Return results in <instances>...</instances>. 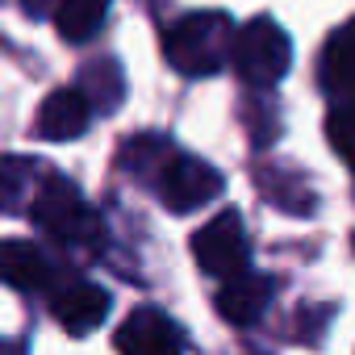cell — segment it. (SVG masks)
<instances>
[{"mask_svg":"<svg viewBox=\"0 0 355 355\" xmlns=\"http://www.w3.org/2000/svg\"><path fill=\"white\" fill-rule=\"evenodd\" d=\"M80 84H84V92H88V101H96L101 109H113L117 101H121V71L113 67V63H96V67H88L84 76H80Z\"/></svg>","mask_w":355,"mask_h":355,"instance_id":"obj_17","label":"cell"},{"mask_svg":"<svg viewBox=\"0 0 355 355\" xmlns=\"http://www.w3.org/2000/svg\"><path fill=\"white\" fill-rule=\"evenodd\" d=\"M272 293H276V284H272L268 276L239 272V276L222 280V288H218V313H222L230 326H255V322L268 313Z\"/></svg>","mask_w":355,"mask_h":355,"instance_id":"obj_9","label":"cell"},{"mask_svg":"<svg viewBox=\"0 0 355 355\" xmlns=\"http://www.w3.org/2000/svg\"><path fill=\"white\" fill-rule=\"evenodd\" d=\"M0 280L17 293H46L55 284V263L38 243L5 239L0 243Z\"/></svg>","mask_w":355,"mask_h":355,"instance_id":"obj_7","label":"cell"},{"mask_svg":"<svg viewBox=\"0 0 355 355\" xmlns=\"http://www.w3.org/2000/svg\"><path fill=\"white\" fill-rule=\"evenodd\" d=\"M21 9H26L30 17H38V21H42V17H51V13L59 9V0H21Z\"/></svg>","mask_w":355,"mask_h":355,"instance_id":"obj_18","label":"cell"},{"mask_svg":"<svg viewBox=\"0 0 355 355\" xmlns=\"http://www.w3.org/2000/svg\"><path fill=\"white\" fill-rule=\"evenodd\" d=\"M0 355H13V351H9V343H0Z\"/></svg>","mask_w":355,"mask_h":355,"instance_id":"obj_19","label":"cell"},{"mask_svg":"<svg viewBox=\"0 0 355 355\" xmlns=\"http://www.w3.org/2000/svg\"><path fill=\"white\" fill-rule=\"evenodd\" d=\"M171 155H175V146H171L167 138H159V134H138V138H130V142L121 146V167L155 184Z\"/></svg>","mask_w":355,"mask_h":355,"instance_id":"obj_14","label":"cell"},{"mask_svg":"<svg viewBox=\"0 0 355 355\" xmlns=\"http://www.w3.org/2000/svg\"><path fill=\"white\" fill-rule=\"evenodd\" d=\"M38 167L42 163L21 159V155H0V209L5 214H21L34 205V197L46 180Z\"/></svg>","mask_w":355,"mask_h":355,"instance_id":"obj_12","label":"cell"},{"mask_svg":"<svg viewBox=\"0 0 355 355\" xmlns=\"http://www.w3.org/2000/svg\"><path fill=\"white\" fill-rule=\"evenodd\" d=\"M92 121V101L84 88H59L42 101L38 109V121H34V134L46 138V142H71L88 130Z\"/></svg>","mask_w":355,"mask_h":355,"instance_id":"obj_8","label":"cell"},{"mask_svg":"<svg viewBox=\"0 0 355 355\" xmlns=\"http://www.w3.org/2000/svg\"><path fill=\"white\" fill-rule=\"evenodd\" d=\"M105 313H109V293L88 280H71L67 288H59L51 297V318L67 334H88L92 326L105 322Z\"/></svg>","mask_w":355,"mask_h":355,"instance_id":"obj_10","label":"cell"},{"mask_svg":"<svg viewBox=\"0 0 355 355\" xmlns=\"http://www.w3.org/2000/svg\"><path fill=\"white\" fill-rule=\"evenodd\" d=\"M326 138H330L334 155H338L347 167H355V101H338V105L330 109V117H326Z\"/></svg>","mask_w":355,"mask_h":355,"instance_id":"obj_16","label":"cell"},{"mask_svg":"<svg viewBox=\"0 0 355 355\" xmlns=\"http://www.w3.org/2000/svg\"><path fill=\"white\" fill-rule=\"evenodd\" d=\"M259 189H263V197L268 201H276L280 209H288V214H309L313 209V193L305 189V180L297 171H284V167H259Z\"/></svg>","mask_w":355,"mask_h":355,"instance_id":"obj_15","label":"cell"},{"mask_svg":"<svg viewBox=\"0 0 355 355\" xmlns=\"http://www.w3.org/2000/svg\"><path fill=\"white\" fill-rule=\"evenodd\" d=\"M105 17H109V0H59V9H55V26L67 42L96 38Z\"/></svg>","mask_w":355,"mask_h":355,"instance_id":"obj_13","label":"cell"},{"mask_svg":"<svg viewBox=\"0 0 355 355\" xmlns=\"http://www.w3.org/2000/svg\"><path fill=\"white\" fill-rule=\"evenodd\" d=\"M30 218L42 234H51L55 243L63 247H88L96 251L105 243V226L101 218L88 209V201L80 197V189L63 175H46L34 205H30Z\"/></svg>","mask_w":355,"mask_h":355,"instance_id":"obj_2","label":"cell"},{"mask_svg":"<svg viewBox=\"0 0 355 355\" xmlns=\"http://www.w3.org/2000/svg\"><path fill=\"white\" fill-rule=\"evenodd\" d=\"M234 21L222 9H201L180 17L163 34V55L180 76H214L234 55Z\"/></svg>","mask_w":355,"mask_h":355,"instance_id":"obj_1","label":"cell"},{"mask_svg":"<svg viewBox=\"0 0 355 355\" xmlns=\"http://www.w3.org/2000/svg\"><path fill=\"white\" fill-rule=\"evenodd\" d=\"M234 71L243 76V84L251 88H272L284 80L288 63H293V42L288 34L272 21V17H251L239 34H234V55H230Z\"/></svg>","mask_w":355,"mask_h":355,"instance_id":"obj_3","label":"cell"},{"mask_svg":"<svg viewBox=\"0 0 355 355\" xmlns=\"http://www.w3.org/2000/svg\"><path fill=\"white\" fill-rule=\"evenodd\" d=\"M318 84L334 101H355V21H343L318 59Z\"/></svg>","mask_w":355,"mask_h":355,"instance_id":"obj_11","label":"cell"},{"mask_svg":"<svg viewBox=\"0 0 355 355\" xmlns=\"http://www.w3.org/2000/svg\"><path fill=\"white\" fill-rule=\"evenodd\" d=\"M155 189H159V201H163L171 214H193V209L209 205V201L222 193V171L209 167V163L197 159V155H180V150H175V155L167 159V167L159 171Z\"/></svg>","mask_w":355,"mask_h":355,"instance_id":"obj_5","label":"cell"},{"mask_svg":"<svg viewBox=\"0 0 355 355\" xmlns=\"http://www.w3.org/2000/svg\"><path fill=\"white\" fill-rule=\"evenodd\" d=\"M193 255L201 263L205 276L230 280L239 272H247L251 263V243H247V226L234 209H222L218 218H209L197 234H193Z\"/></svg>","mask_w":355,"mask_h":355,"instance_id":"obj_4","label":"cell"},{"mask_svg":"<svg viewBox=\"0 0 355 355\" xmlns=\"http://www.w3.org/2000/svg\"><path fill=\"white\" fill-rule=\"evenodd\" d=\"M117 355H184V334L163 309H134L117 330Z\"/></svg>","mask_w":355,"mask_h":355,"instance_id":"obj_6","label":"cell"}]
</instances>
